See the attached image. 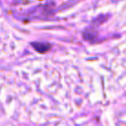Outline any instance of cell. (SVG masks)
Segmentation results:
<instances>
[{
    "mask_svg": "<svg viewBox=\"0 0 126 126\" xmlns=\"http://www.w3.org/2000/svg\"><path fill=\"white\" fill-rule=\"evenodd\" d=\"M32 45L39 52H44V51H46L49 48V44H47V43H39V42L36 43V42H33Z\"/></svg>",
    "mask_w": 126,
    "mask_h": 126,
    "instance_id": "1",
    "label": "cell"
}]
</instances>
